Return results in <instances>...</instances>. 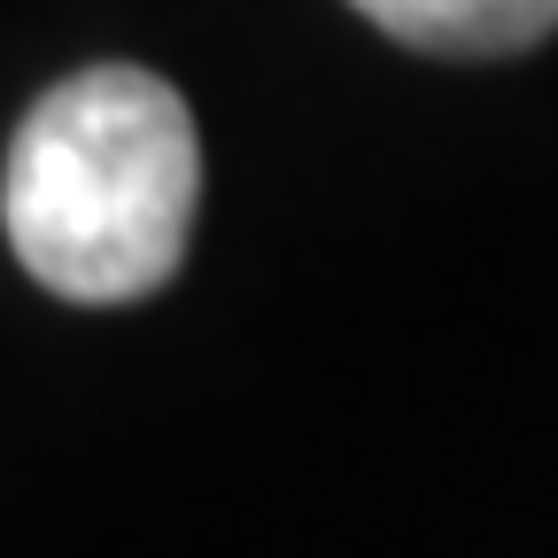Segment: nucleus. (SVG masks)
<instances>
[{"label": "nucleus", "mask_w": 558, "mask_h": 558, "mask_svg": "<svg viewBox=\"0 0 558 558\" xmlns=\"http://www.w3.org/2000/svg\"><path fill=\"white\" fill-rule=\"evenodd\" d=\"M202 132L171 78L94 62L47 86L0 163V233L62 303H140L186 256Z\"/></svg>", "instance_id": "obj_1"}, {"label": "nucleus", "mask_w": 558, "mask_h": 558, "mask_svg": "<svg viewBox=\"0 0 558 558\" xmlns=\"http://www.w3.org/2000/svg\"><path fill=\"white\" fill-rule=\"evenodd\" d=\"M418 54H527L558 32V0H349Z\"/></svg>", "instance_id": "obj_2"}]
</instances>
